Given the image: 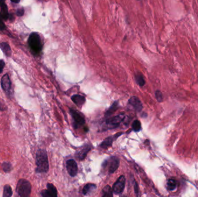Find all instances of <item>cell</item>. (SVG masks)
<instances>
[{"instance_id":"obj_16","label":"cell","mask_w":198,"mask_h":197,"mask_svg":"<svg viewBox=\"0 0 198 197\" xmlns=\"http://www.w3.org/2000/svg\"><path fill=\"white\" fill-rule=\"evenodd\" d=\"M96 189V186L94 184H87L82 189V194L84 195H87L88 194L93 192Z\"/></svg>"},{"instance_id":"obj_14","label":"cell","mask_w":198,"mask_h":197,"mask_svg":"<svg viewBox=\"0 0 198 197\" xmlns=\"http://www.w3.org/2000/svg\"><path fill=\"white\" fill-rule=\"evenodd\" d=\"M71 100L78 107H81L85 102V98L79 94H75L71 97Z\"/></svg>"},{"instance_id":"obj_21","label":"cell","mask_w":198,"mask_h":197,"mask_svg":"<svg viewBox=\"0 0 198 197\" xmlns=\"http://www.w3.org/2000/svg\"><path fill=\"white\" fill-rule=\"evenodd\" d=\"M132 127V130L135 132H139L142 130L141 123L138 120H135L133 122Z\"/></svg>"},{"instance_id":"obj_22","label":"cell","mask_w":198,"mask_h":197,"mask_svg":"<svg viewBox=\"0 0 198 197\" xmlns=\"http://www.w3.org/2000/svg\"><path fill=\"white\" fill-rule=\"evenodd\" d=\"M118 108V102H115L113 104V105L107 110L106 113V116H110L113 113L115 112Z\"/></svg>"},{"instance_id":"obj_31","label":"cell","mask_w":198,"mask_h":197,"mask_svg":"<svg viewBox=\"0 0 198 197\" xmlns=\"http://www.w3.org/2000/svg\"><path fill=\"white\" fill-rule=\"evenodd\" d=\"M11 2H13V3H15V4H18L20 0H11Z\"/></svg>"},{"instance_id":"obj_6","label":"cell","mask_w":198,"mask_h":197,"mask_svg":"<svg viewBox=\"0 0 198 197\" xmlns=\"http://www.w3.org/2000/svg\"><path fill=\"white\" fill-rule=\"evenodd\" d=\"M124 118H125L124 114H120L118 116H114L112 118H108L106 120V123L109 127L111 128H115L119 125V124L124 119Z\"/></svg>"},{"instance_id":"obj_9","label":"cell","mask_w":198,"mask_h":197,"mask_svg":"<svg viewBox=\"0 0 198 197\" xmlns=\"http://www.w3.org/2000/svg\"><path fill=\"white\" fill-rule=\"evenodd\" d=\"M1 85L2 90L6 94H9L11 90V81L9 75L5 74L1 79Z\"/></svg>"},{"instance_id":"obj_18","label":"cell","mask_w":198,"mask_h":197,"mask_svg":"<svg viewBox=\"0 0 198 197\" xmlns=\"http://www.w3.org/2000/svg\"><path fill=\"white\" fill-rule=\"evenodd\" d=\"M12 187L9 184H5L3 189V197H11L12 196Z\"/></svg>"},{"instance_id":"obj_15","label":"cell","mask_w":198,"mask_h":197,"mask_svg":"<svg viewBox=\"0 0 198 197\" xmlns=\"http://www.w3.org/2000/svg\"><path fill=\"white\" fill-rule=\"evenodd\" d=\"M0 49L6 56H11L12 54V50L10 46L6 42L0 43Z\"/></svg>"},{"instance_id":"obj_32","label":"cell","mask_w":198,"mask_h":197,"mask_svg":"<svg viewBox=\"0 0 198 197\" xmlns=\"http://www.w3.org/2000/svg\"><path fill=\"white\" fill-rule=\"evenodd\" d=\"M139 1H140V0H139Z\"/></svg>"},{"instance_id":"obj_4","label":"cell","mask_w":198,"mask_h":197,"mask_svg":"<svg viewBox=\"0 0 198 197\" xmlns=\"http://www.w3.org/2000/svg\"><path fill=\"white\" fill-rule=\"evenodd\" d=\"M70 113L73 118L74 128H78L84 125L85 119L80 113L74 109H70Z\"/></svg>"},{"instance_id":"obj_3","label":"cell","mask_w":198,"mask_h":197,"mask_svg":"<svg viewBox=\"0 0 198 197\" xmlns=\"http://www.w3.org/2000/svg\"><path fill=\"white\" fill-rule=\"evenodd\" d=\"M31 184L28 180L20 179L18 180L16 190L20 197H27L31 194Z\"/></svg>"},{"instance_id":"obj_23","label":"cell","mask_w":198,"mask_h":197,"mask_svg":"<svg viewBox=\"0 0 198 197\" xmlns=\"http://www.w3.org/2000/svg\"><path fill=\"white\" fill-rule=\"evenodd\" d=\"M167 187L168 190L173 191L177 187V182L174 179H169L167 183Z\"/></svg>"},{"instance_id":"obj_20","label":"cell","mask_w":198,"mask_h":197,"mask_svg":"<svg viewBox=\"0 0 198 197\" xmlns=\"http://www.w3.org/2000/svg\"><path fill=\"white\" fill-rule=\"evenodd\" d=\"M1 166H2L3 170L5 173H9L13 169V167H12L11 163H9V162H8V161H5V162L2 163Z\"/></svg>"},{"instance_id":"obj_30","label":"cell","mask_w":198,"mask_h":197,"mask_svg":"<svg viewBox=\"0 0 198 197\" xmlns=\"http://www.w3.org/2000/svg\"><path fill=\"white\" fill-rule=\"evenodd\" d=\"M135 190L136 194L139 193V187H138V184L137 183H135Z\"/></svg>"},{"instance_id":"obj_1","label":"cell","mask_w":198,"mask_h":197,"mask_svg":"<svg viewBox=\"0 0 198 197\" xmlns=\"http://www.w3.org/2000/svg\"><path fill=\"white\" fill-rule=\"evenodd\" d=\"M36 169L38 173H45L49 170V161L47 151L45 149H39L36 153L35 156Z\"/></svg>"},{"instance_id":"obj_7","label":"cell","mask_w":198,"mask_h":197,"mask_svg":"<svg viewBox=\"0 0 198 197\" xmlns=\"http://www.w3.org/2000/svg\"><path fill=\"white\" fill-rule=\"evenodd\" d=\"M104 166H107L109 172L110 173H113L115 172L116 169L118 168L119 165V160L116 157H113L109 161H106L104 163Z\"/></svg>"},{"instance_id":"obj_25","label":"cell","mask_w":198,"mask_h":197,"mask_svg":"<svg viewBox=\"0 0 198 197\" xmlns=\"http://www.w3.org/2000/svg\"><path fill=\"white\" fill-rule=\"evenodd\" d=\"M155 95H156V99H157L158 102H162V101L163 96H162V93L160 91L157 90L155 92Z\"/></svg>"},{"instance_id":"obj_24","label":"cell","mask_w":198,"mask_h":197,"mask_svg":"<svg viewBox=\"0 0 198 197\" xmlns=\"http://www.w3.org/2000/svg\"><path fill=\"white\" fill-rule=\"evenodd\" d=\"M136 78V81L137 84L139 85L140 86H143L145 85V80L141 74H137L135 76Z\"/></svg>"},{"instance_id":"obj_11","label":"cell","mask_w":198,"mask_h":197,"mask_svg":"<svg viewBox=\"0 0 198 197\" xmlns=\"http://www.w3.org/2000/svg\"><path fill=\"white\" fill-rule=\"evenodd\" d=\"M90 150V146L88 144H85L81 147L80 149L75 153V156L80 160H83L86 157L87 154Z\"/></svg>"},{"instance_id":"obj_29","label":"cell","mask_w":198,"mask_h":197,"mask_svg":"<svg viewBox=\"0 0 198 197\" xmlns=\"http://www.w3.org/2000/svg\"><path fill=\"white\" fill-rule=\"evenodd\" d=\"M6 109H7L6 107H5V105H4L3 104L0 102V111H5V110H6Z\"/></svg>"},{"instance_id":"obj_17","label":"cell","mask_w":198,"mask_h":197,"mask_svg":"<svg viewBox=\"0 0 198 197\" xmlns=\"http://www.w3.org/2000/svg\"><path fill=\"white\" fill-rule=\"evenodd\" d=\"M113 137H108L107 138L105 139L100 144V146L103 149H107L111 147L113 144Z\"/></svg>"},{"instance_id":"obj_8","label":"cell","mask_w":198,"mask_h":197,"mask_svg":"<svg viewBox=\"0 0 198 197\" xmlns=\"http://www.w3.org/2000/svg\"><path fill=\"white\" fill-rule=\"evenodd\" d=\"M47 189L44 190L41 192V195L43 197H56L57 191L55 186L51 183H48Z\"/></svg>"},{"instance_id":"obj_2","label":"cell","mask_w":198,"mask_h":197,"mask_svg":"<svg viewBox=\"0 0 198 197\" xmlns=\"http://www.w3.org/2000/svg\"><path fill=\"white\" fill-rule=\"evenodd\" d=\"M28 43L30 49L35 55H39L42 51V42L38 33L32 32L30 34L28 38Z\"/></svg>"},{"instance_id":"obj_26","label":"cell","mask_w":198,"mask_h":197,"mask_svg":"<svg viewBox=\"0 0 198 197\" xmlns=\"http://www.w3.org/2000/svg\"><path fill=\"white\" fill-rule=\"evenodd\" d=\"M25 13V10L23 8H19L17 10V12H16V15L18 16H23Z\"/></svg>"},{"instance_id":"obj_5","label":"cell","mask_w":198,"mask_h":197,"mask_svg":"<svg viewBox=\"0 0 198 197\" xmlns=\"http://www.w3.org/2000/svg\"><path fill=\"white\" fill-rule=\"evenodd\" d=\"M125 177L124 176H120L116 182L113 184V191L115 194H121L125 189Z\"/></svg>"},{"instance_id":"obj_10","label":"cell","mask_w":198,"mask_h":197,"mask_svg":"<svg viewBox=\"0 0 198 197\" xmlns=\"http://www.w3.org/2000/svg\"><path fill=\"white\" fill-rule=\"evenodd\" d=\"M66 168L69 175L74 177L78 173V165L77 163L74 160H68L66 162Z\"/></svg>"},{"instance_id":"obj_19","label":"cell","mask_w":198,"mask_h":197,"mask_svg":"<svg viewBox=\"0 0 198 197\" xmlns=\"http://www.w3.org/2000/svg\"><path fill=\"white\" fill-rule=\"evenodd\" d=\"M103 196L104 197H111L113 196V189L110 186H106L103 190Z\"/></svg>"},{"instance_id":"obj_28","label":"cell","mask_w":198,"mask_h":197,"mask_svg":"<svg viewBox=\"0 0 198 197\" xmlns=\"http://www.w3.org/2000/svg\"><path fill=\"white\" fill-rule=\"evenodd\" d=\"M5 28H6V26H5V24L4 23L2 20L1 19V18L0 16V31L4 30Z\"/></svg>"},{"instance_id":"obj_27","label":"cell","mask_w":198,"mask_h":197,"mask_svg":"<svg viewBox=\"0 0 198 197\" xmlns=\"http://www.w3.org/2000/svg\"><path fill=\"white\" fill-rule=\"evenodd\" d=\"M5 62L4 61V60H0V74H1L4 70V68L5 67Z\"/></svg>"},{"instance_id":"obj_13","label":"cell","mask_w":198,"mask_h":197,"mask_svg":"<svg viewBox=\"0 0 198 197\" xmlns=\"http://www.w3.org/2000/svg\"><path fill=\"white\" fill-rule=\"evenodd\" d=\"M129 104L137 111L140 112L142 109V102L137 97H132L129 100Z\"/></svg>"},{"instance_id":"obj_12","label":"cell","mask_w":198,"mask_h":197,"mask_svg":"<svg viewBox=\"0 0 198 197\" xmlns=\"http://www.w3.org/2000/svg\"><path fill=\"white\" fill-rule=\"evenodd\" d=\"M0 16L1 18L5 20H6L9 18V12H8V6L6 4L5 0H0Z\"/></svg>"}]
</instances>
